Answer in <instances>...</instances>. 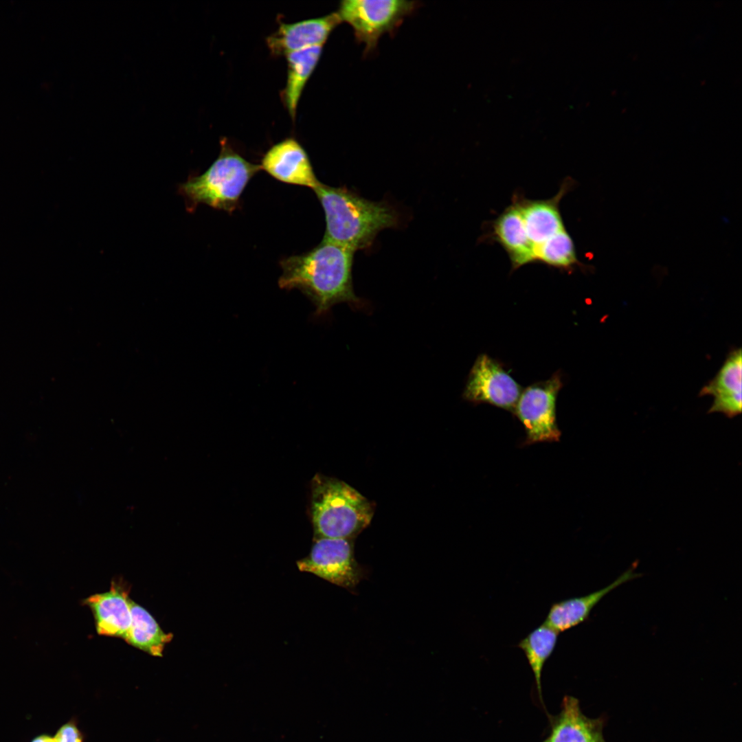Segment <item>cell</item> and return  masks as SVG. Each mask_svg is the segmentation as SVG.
Segmentation results:
<instances>
[{"mask_svg":"<svg viewBox=\"0 0 742 742\" xmlns=\"http://www.w3.org/2000/svg\"><path fill=\"white\" fill-rule=\"evenodd\" d=\"M355 251L323 239L311 251L284 258L278 285L286 290L297 289L315 305V314H325L335 304L361 302L352 286Z\"/></svg>","mask_w":742,"mask_h":742,"instance_id":"cell-1","label":"cell"},{"mask_svg":"<svg viewBox=\"0 0 742 742\" xmlns=\"http://www.w3.org/2000/svg\"><path fill=\"white\" fill-rule=\"evenodd\" d=\"M314 192L325 214L323 239L355 252L370 247L378 234L400 223V215L390 203L366 199L345 187L320 183Z\"/></svg>","mask_w":742,"mask_h":742,"instance_id":"cell-2","label":"cell"},{"mask_svg":"<svg viewBox=\"0 0 742 742\" xmlns=\"http://www.w3.org/2000/svg\"><path fill=\"white\" fill-rule=\"evenodd\" d=\"M311 513L317 538L353 539L370 524L374 506L347 483L317 475L313 484Z\"/></svg>","mask_w":742,"mask_h":742,"instance_id":"cell-3","label":"cell"},{"mask_svg":"<svg viewBox=\"0 0 742 742\" xmlns=\"http://www.w3.org/2000/svg\"><path fill=\"white\" fill-rule=\"evenodd\" d=\"M218 157L202 175L190 177L179 185L187 209L192 212L199 204L228 212L234 211L250 179L260 170L237 153L225 140Z\"/></svg>","mask_w":742,"mask_h":742,"instance_id":"cell-4","label":"cell"},{"mask_svg":"<svg viewBox=\"0 0 742 742\" xmlns=\"http://www.w3.org/2000/svg\"><path fill=\"white\" fill-rule=\"evenodd\" d=\"M419 6L416 1L344 0L337 13L341 22L352 27L357 42L365 45L364 54H368L383 35L394 33Z\"/></svg>","mask_w":742,"mask_h":742,"instance_id":"cell-5","label":"cell"},{"mask_svg":"<svg viewBox=\"0 0 742 742\" xmlns=\"http://www.w3.org/2000/svg\"><path fill=\"white\" fill-rule=\"evenodd\" d=\"M562 385L560 375L554 374L549 379L532 384L521 392L513 413L524 427V445L560 440L556 401Z\"/></svg>","mask_w":742,"mask_h":742,"instance_id":"cell-6","label":"cell"},{"mask_svg":"<svg viewBox=\"0 0 742 742\" xmlns=\"http://www.w3.org/2000/svg\"><path fill=\"white\" fill-rule=\"evenodd\" d=\"M302 572L312 573L351 592L366 571L356 560L354 543L349 539L317 538L309 554L297 562Z\"/></svg>","mask_w":742,"mask_h":742,"instance_id":"cell-7","label":"cell"},{"mask_svg":"<svg viewBox=\"0 0 742 742\" xmlns=\"http://www.w3.org/2000/svg\"><path fill=\"white\" fill-rule=\"evenodd\" d=\"M521 392L520 385L498 362L482 354L469 373L463 397L472 403H489L513 413Z\"/></svg>","mask_w":742,"mask_h":742,"instance_id":"cell-8","label":"cell"},{"mask_svg":"<svg viewBox=\"0 0 742 742\" xmlns=\"http://www.w3.org/2000/svg\"><path fill=\"white\" fill-rule=\"evenodd\" d=\"M130 589L122 578H114L108 591L83 600L93 614L98 634L125 638L131 621Z\"/></svg>","mask_w":742,"mask_h":742,"instance_id":"cell-9","label":"cell"},{"mask_svg":"<svg viewBox=\"0 0 742 742\" xmlns=\"http://www.w3.org/2000/svg\"><path fill=\"white\" fill-rule=\"evenodd\" d=\"M260 166L271 177L286 183L313 190L321 183L306 150L292 137L272 146L264 155Z\"/></svg>","mask_w":742,"mask_h":742,"instance_id":"cell-10","label":"cell"},{"mask_svg":"<svg viewBox=\"0 0 742 742\" xmlns=\"http://www.w3.org/2000/svg\"><path fill=\"white\" fill-rule=\"evenodd\" d=\"M340 23L337 12L291 23H281L277 30L267 38V45L274 56H286L312 47H323Z\"/></svg>","mask_w":742,"mask_h":742,"instance_id":"cell-11","label":"cell"},{"mask_svg":"<svg viewBox=\"0 0 742 742\" xmlns=\"http://www.w3.org/2000/svg\"><path fill=\"white\" fill-rule=\"evenodd\" d=\"M574 181L565 178L558 192L548 199L532 200L515 194L513 197L519 207L528 237L535 249L559 232L565 229L559 204L573 186Z\"/></svg>","mask_w":742,"mask_h":742,"instance_id":"cell-12","label":"cell"},{"mask_svg":"<svg viewBox=\"0 0 742 742\" xmlns=\"http://www.w3.org/2000/svg\"><path fill=\"white\" fill-rule=\"evenodd\" d=\"M498 243L510 260L513 270L535 262L534 247L524 227L521 212L516 200L491 223L487 236Z\"/></svg>","mask_w":742,"mask_h":742,"instance_id":"cell-13","label":"cell"},{"mask_svg":"<svg viewBox=\"0 0 742 742\" xmlns=\"http://www.w3.org/2000/svg\"><path fill=\"white\" fill-rule=\"evenodd\" d=\"M741 348L730 352L715 378L701 388L699 396L714 398L710 413L719 412L732 418L741 412Z\"/></svg>","mask_w":742,"mask_h":742,"instance_id":"cell-14","label":"cell"},{"mask_svg":"<svg viewBox=\"0 0 742 742\" xmlns=\"http://www.w3.org/2000/svg\"><path fill=\"white\" fill-rule=\"evenodd\" d=\"M550 720L551 731L545 742H606L603 720L586 717L572 696L563 697L560 712Z\"/></svg>","mask_w":742,"mask_h":742,"instance_id":"cell-15","label":"cell"},{"mask_svg":"<svg viewBox=\"0 0 742 742\" xmlns=\"http://www.w3.org/2000/svg\"><path fill=\"white\" fill-rule=\"evenodd\" d=\"M631 567L616 580L601 589L587 595L564 599L554 603L547 614L545 623L559 632H563L585 621L593 608L609 592L631 581L638 574Z\"/></svg>","mask_w":742,"mask_h":742,"instance_id":"cell-16","label":"cell"},{"mask_svg":"<svg viewBox=\"0 0 742 742\" xmlns=\"http://www.w3.org/2000/svg\"><path fill=\"white\" fill-rule=\"evenodd\" d=\"M130 610L131 625L124 640L149 655L162 657L165 647L172 640L173 635L164 632L152 615L131 599Z\"/></svg>","mask_w":742,"mask_h":742,"instance_id":"cell-17","label":"cell"},{"mask_svg":"<svg viewBox=\"0 0 742 742\" xmlns=\"http://www.w3.org/2000/svg\"><path fill=\"white\" fill-rule=\"evenodd\" d=\"M322 46H316L289 53L285 56L287 78L282 92L284 104L294 119L298 102L308 80L320 59Z\"/></svg>","mask_w":742,"mask_h":742,"instance_id":"cell-18","label":"cell"},{"mask_svg":"<svg viewBox=\"0 0 742 742\" xmlns=\"http://www.w3.org/2000/svg\"><path fill=\"white\" fill-rule=\"evenodd\" d=\"M558 636L557 631L543 622L517 644V647L524 652L534 674L537 692L541 701L542 671L546 661L555 649Z\"/></svg>","mask_w":742,"mask_h":742,"instance_id":"cell-19","label":"cell"},{"mask_svg":"<svg viewBox=\"0 0 742 742\" xmlns=\"http://www.w3.org/2000/svg\"><path fill=\"white\" fill-rule=\"evenodd\" d=\"M535 262L563 270H572L575 267H583L578 259L574 243L564 229L534 250Z\"/></svg>","mask_w":742,"mask_h":742,"instance_id":"cell-20","label":"cell"},{"mask_svg":"<svg viewBox=\"0 0 742 742\" xmlns=\"http://www.w3.org/2000/svg\"><path fill=\"white\" fill-rule=\"evenodd\" d=\"M54 738L56 742H84V736L74 720L60 727Z\"/></svg>","mask_w":742,"mask_h":742,"instance_id":"cell-21","label":"cell"},{"mask_svg":"<svg viewBox=\"0 0 742 742\" xmlns=\"http://www.w3.org/2000/svg\"><path fill=\"white\" fill-rule=\"evenodd\" d=\"M31 742H56L54 737L47 734H41L35 737Z\"/></svg>","mask_w":742,"mask_h":742,"instance_id":"cell-22","label":"cell"},{"mask_svg":"<svg viewBox=\"0 0 742 742\" xmlns=\"http://www.w3.org/2000/svg\"><path fill=\"white\" fill-rule=\"evenodd\" d=\"M542 742H545V741H542Z\"/></svg>","mask_w":742,"mask_h":742,"instance_id":"cell-23","label":"cell"}]
</instances>
